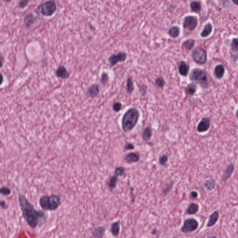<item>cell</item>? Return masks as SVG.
Returning <instances> with one entry per match:
<instances>
[{
    "mask_svg": "<svg viewBox=\"0 0 238 238\" xmlns=\"http://www.w3.org/2000/svg\"><path fill=\"white\" fill-rule=\"evenodd\" d=\"M18 200L23 217L31 228H36L47 221V214L43 210L36 209L25 196L20 195Z\"/></svg>",
    "mask_w": 238,
    "mask_h": 238,
    "instance_id": "1",
    "label": "cell"
},
{
    "mask_svg": "<svg viewBox=\"0 0 238 238\" xmlns=\"http://www.w3.org/2000/svg\"><path fill=\"white\" fill-rule=\"evenodd\" d=\"M140 113L137 108L131 107L124 114L122 120L123 131L128 133L135 127L140 118Z\"/></svg>",
    "mask_w": 238,
    "mask_h": 238,
    "instance_id": "2",
    "label": "cell"
},
{
    "mask_svg": "<svg viewBox=\"0 0 238 238\" xmlns=\"http://www.w3.org/2000/svg\"><path fill=\"white\" fill-rule=\"evenodd\" d=\"M39 203L43 210L54 211L57 209L61 205V199L57 194L43 195L40 197Z\"/></svg>",
    "mask_w": 238,
    "mask_h": 238,
    "instance_id": "3",
    "label": "cell"
},
{
    "mask_svg": "<svg viewBox=\"0 0 238 238\" xmlns=\"http://www.w3.org/2000/svg\"><path fill=\"white\" fill-rule=\"evenodd\" d=\"M57 6L56 3L52 1H48L43 2L37 8L38 12L45 16H51L56 11Z\"/></svg>",
    "mask_w": 238,
    "mask_h": 238,
    "instance_id": "4",
    "label": "cell"
},
{
    "mask_svg": "<svg viewBox=\"0 0 238 238\" xmlns=\"http://www.w3.org/2000/svg\"><path fill=\"white\" fill-rule=\"evenodd\" d=\"M199 223L197 220L193 218H188L184 221L181 231L184 233L195 231L198 227Z\"/></svg>",
    "mask_w": 238,
    "mask_h": 238,
    "instance_id": "5",
    "label": "cell"
},
{
    "mask_svg": "<svg viewBox=\"0 0 238 238\" xmlns=\"http://www.w3.org/2000/svg\"><path fill=\"white\" fill-rule=\"evenodd\" d=\"M192 57L194 61L199 64H204L207 60L206 53L203 48H196L193 50Z\"/></svg>",
    "mask_w": 238,
    "mask_h": 238,
    "instance_id": "6",
    "label": "cell"
},
{
    "mask_svg": "<svg viewBox=\"0 0 238 238\" xmlns=\"http://www.w3.org/2000/svg\"><path fill=\"white\" fill-rule=\"evenodd\" d=\"M189 78L191 81L202 82L206 81L207 77L203 70L195 69L191 72Z\"/></svg>",
    "mask_w": 238,
    "mask_h": 238,
    "instance_id": "7",
    "label": "cell"
},
{
    "mask_svg": "<svg viewBox=\"0 0 238 238\" xmlns=\"http://www.w3.org/2000/svg\"><path fill=\"white\" fill-rule=\"evenodd\" d=\"M197 18L195 16L188 15L185 17L183 20V27L189 30H194L197 27Z\"/></svg>",
    "mask_w": 238,
    "mask_h": 238,
    "instance_id": "8",
    "label": "cell"
},
{
    "mask_svg": "<svg viewBox=\"0 0 238 238\" xmlns=\"http://www.w3.org/2000/svg\"><path fill=\"white\" fill-rule=\"evenodd\" d=\"M127 58V54L125 53L120 52L116 54H112L108 58V61L112 66L116 65L119 62L125 61Z\"/></svg>",
    "mask_w": 238,
    "mask_h": 238,
    "instance_id": "9",
    "label": "cell"
},
{
    "mask_svg": "<svg viewBox=\"0 0 238 238\" xmlns=\"http://www.w3.org/2000/svg\"><path fill=\"white\" fill-rule=\"evenodd\" d=\"M210 124V120L209 118H203L201 119L198 125L197 131L199 133L206 132L209 128Z\"/></svg>",
    "mask_w": 238,
    "mask_h": 238,
    "instance_id": "10",
    "label": "cell"
},
{
    "mask_svg": "<svg viewBox=\"0 0 238 238\" xmlns=\"http://www.w3.org/2000/svg\"><path fill=\"white\" fill-rule=\"evenodd\" d=\"M105 228L99 226L94 228L91 231L92 236L94 238H102L104 235Z\"/></svg>",
    "mask_w": 238,
    "mask_h": 238,
    "instance_id": "11",
    "label": "cell"
},
{
    "mask_svg": "<svg viewBox=\"0 0 238 238\" xmlns=\"http://www.w3.org/2000/svg\"><path fill=\"white\" fill-rule=\"evenodd\" d=\"M55 74L57 77L63 79L68 78L70 76L69 72L67 71L65 67L63 66H60L59 67L58 69L56 70Z\"/></svg>",
    "mask_w": 238,
    "mask_h": 238,
    "instance_id": "12",
    "label": "cell"
},
{
    "mask_svg": "<svg viewBox=\"0 0 238 238\" xmlns=\"http://www.w3.org/2000/svg\"><path fill=\"white\" fill-rule=\"evenodd\" d=\"M219 218V213L218 211L213 212L209 217V221L207 223V227H213L215 225Z\"/></svg>",
    "mask_w": 238,
    "mask_h": 238,
    "instance_id": "13",
    "label": "cell"
},
{
    "mask_svg": "<svg viewBox=\"0 0 238 238\" xmlns=\"http://www.w3.org/2000/svg\"><path fill=\"white\" fill-rule=\"evenodd\" d=\"M179 73L182 76H187L189 71V67L185 61H181L178 65Z\"/></svg>",
    "mask_w": 238,
    "mask_h": 238,
    "instance_id": "14",
    "label": "cell"
},
{
    "mask_svg": "<svg viewBox=\"0 0 238 238\" xmlns=\"http://www.w3.org/2000/svg\"><path fill=\"white\" fill-rule=\"evenodd\" d=\"M99 92V87L97 84H93L88 88V94L90 97H95L98 95Z\"/></svg>",
    "mask_w": 238,
    "mask_h": 238,
    "instance_id": "15",
    "label": "cell"
},
{
    "mask_svg": "<svg viewBox=\"0 0 238 238\" xmlns=\"http://www.w3.org/2000/svg\"><path fill=\"white\" fill-rule=\"evenodd\" d=\"M125 161L128 163L136 162L140 159V156L137 153H131L125 157Z\"/></svg>",
    "mask_w": 238,
    "mask_h": 238,
    "instance_id": "16",
    "label": "cell"
},
{
    "mask_svg": "<svg viewBox=\"0 0 238 238\" xmlns=\"http://www.w3.org/2000/svg\"><path fill=\"white\" fill-rule=\"evenodd\" d=\"M36 17L32 13L28 14L25 15L24 18V22L25 24L29 27L31 25L34 23L36 20Z\"/></svg>",
    "mask_w": 238,
    "mask_h": 238,
    "instance_id": "17",
    "label": "cell"
},
{
    "mask_svg": "<svg viewBox=\"0 0 238 238\" xmlns=\"http://www.w3.org/2000/svg\"><path fill=\"white\" fill-rule=\"evenodd\" d=\"M225 68L222 65L217 66L215 69V74L217 78L221 79L224 76Z\"/></svg>",
    "mask_w": 238,
    "mask_h": 238,
    "instance_id": "18",
    "label": "cell"
},
{
    "mask_svg": "<svg viewBox=\"0 0 238 238\" xmlns=\"http://www.w3.org/2000/svg\"><path fill=\"white\" fill-rule=\"evenodd\" d=\"M180 28L176 26L171 27L168 31L169 35L172 38H177L180 35Z\"/></svg>",
    "mask_w": 238,
    "mask_h": 238,
    "instance_id": "19",
    "label": "cell"
},
{
    "mask_svg": "<svg viewBox=\"0 0 238 238\" xmlns=\"http://www.w3.org/2000/svg\"><path fill=\"white\" fill-rule=\"evenodd\" d=\"M199 206L197 204L192 203L190 204L187 209V214L189 215H194L198 212Z\"/></svg>",
    "mask_w": 238,
    "mask_h": 238,
    "instance_id": "20",
    "label": "cell"
},
{
    "mask_svg": "<svg viewBox=\"0 0 238 238\" xmlns=\"http://www.w3.org/2000/svg\"><path fill=\"white\" fill-rule=\"evenodd\" d=\"M120 226L119 222H115L113 223L111 227V231L112 235L117 236L120 233Z\"/></svg>",
    "mask_w": 238,
    "mask_h": 238,
    "instance_id": "21",
    "label": "cell"
},
{
    "mask_svg": "<svg viewBox=\"0 0 238 238\" xmlns=\"http://www.w3.org/2000/svg\"><path fill=\"white\" fill-rule=\"evenodd\" d=\"M195 44V41L192 39L186 40L182 43V47L184 49L190 50L192 49Z\"/></svg>",
    "mask_w": 238,
    "mask_h": 238,
    "instance_id": "22",
    "label": "cell"
},
{
    "mask_svg": "<svg viewBox=\"0 0 238 238\" xmlns=\"http://www.w3.org/2000/svg\"><path fill=\"white\" fill-rule=\"evenodd\" d=\"M234 169V165L233 164H231L228 165V167L227 168L224 175H223V178L225 181L229 179L231 176L232 175V174L233 173V171Z\"/></svg>",
    "mask_w": 238,
    "mask_h": 238,
    "instance_id": "23",
    "label": "cell"
},
{
    "mask_svg": "<svg viewBox=\"0 0 238 238\" xmlns=\"http://www.w3.org/2000/svg\"><path fill=\"white\" fill-rule=\"evenodd\" d=\"M212 29H213V26L210 23H208L206 25L202 32H201V36L202 37H207L211 33Z\"/></svg>",
    "mask_w": 238,
    "mask_h": 238,
    "instance_id": "24",
    "label": "cell"
},
{
    "mask_svg": "<svg viewBox=\"0 0 238 238\" xmlns=\"http://www.w3.org/2000/svg\"><path fill=\"white\" fill-rule=\"evenodd\" d=\"M215 181L213 179H210V180L206 181L204 184L205 187L209 191L213 190L215 188Z\"/></svg>",
    "mask_w": 238,
    "mask_h": 238,
    "instance_id": "25",
    "label": "cell"
},
{
    "mask_svg": "<svg viewBox=\"0 0 238 238\" xmlns=\"http://www.w3.org/2000/svg\"><path fill=\"white\" fill-rule=\"evenodd\" d=\"M151 129L149 127H147L143 131L142 134V138L144 141L148 140L152 136Z\"/></svg>",
    "mask_w": 238,
    "mask_h": 238,
    "instance_id": "26",
    "label": "cell"
},
{
    "mask_svg": "<svg viewBox=\"0 0 238 238\" xmlns=\"http://www.w3.org/2000/svg\"><path fill=\"white\" fill-rule=\"evenodd\" d=\"M201 4L199 2L194 1L191 2L190 8L191 10L194 12H199L201 10Z\"/></svg>",
    "mask_w": 238,
    "mask_h": 238,
    "instance_id": "27",
    "label": "cell"
},
{
    "mask_svg": "<svg viewBox=\"0 0 238 238\" xmlns=\"http://www.w3.org/2000/svg\"><path fill=\"white\" fill-rule=\"evenodd\" d=\"M118 177L115 175L110 179V181L108 183V187L110 190H112L116 187L118 181Z\"/></svg>",
    "mask_w": 238,
    "mask_h": 238,
    "instance_id": "28",
    "label": "cell"
},
{
    "mask_svg": "<svg viewBox=\"0 0 238 238\" xmlns=\"http://www.w3.org/2000/svg\"><path fill=\"white\" fill-rule=\"evenodd\" d=\"M197 89L196 85L193 84H190L187 86V91L188 94L192 95L195 94Z\"/></svg>",
    "mask_w": 238,
    "mask_h": 238,
    "instance_id": "29",
    "label": "cell"
},
{
    "mask_svg": "<svg viewBox=\"0 0 238 238\" xmlns=\"http://www.w3.org/2000/svg\"><path fill=\"white\" fill-rule=\"evenodd\" d=\"M134 84L131 78H128L127 82V89L128 93L131 94L134 90Z\"/></svg>",
    "mask_w": 238,
    "mask_h": 238,
    "instance_id": "30",
    "label": "cell"
},
{
    "mask_svg": "<svg viewBox=\"0 0 238 238\" xmlns=\"http://www.w3.org/2000/svg\"><path fill=\"white\" fill-rule=\"evenodd\" d=\"M125 168L123 167H118L116 168L115 171V175L119 176H122L125 174Z\"/></svg>",
    "mask_w": 238,
    "mask_h": 238,
    "instance_id": "31",
    "label": "cell"
},
{
    "mask_svg": "<svg viewBox=\"0 0 238 238\" xmlns=\"http://www.w3.org/2000/svg\"><path fill=\"white\" fill-rule=\"evenodd\" d=\"M0 193L4 196H8L11 193V190L8 187H3L1 188Z\"/></svg>",
    "mask_w": 238,
    "mask_h": 238,
    "instance_id": "32",
    "label": "cell"
},
{
    "mask_svg": "<svg viewBox=\"0 0 238 238\" xmlns=\"http://www.w3.org/2000/svg\"><path fill=\"white\" fill-rule=\"evenodd\" d=\"M231 47L233 51H238V39L234 38L233 39L231 43Z\"/></svg>",
    "mask_w": 238,
    "mask_h": 238,
    "instance_id": "33",
    "label": "cell"
},
{
    "mask_svg": "<svg viewBox=\"0 0 238 238\" xmlns=\"http://www.w3.org/2000/svg\"><path fill=\"white\" fill-rule=\"evenodd\" d=\"M167 155H163L159 159V163L161 165H165L167 163L168 159Z\"/></svg>",
    "mask_w": 238,
    "mask_h": 238,
    "instance_id": "34",
    "label": "cell"
},
{
    "mask_svg": "<svg viewBox=\"0 0 238 238\" xmlns=\"http://www.w3.org/2000/svg\"><path fill=\"white\" fill-rule=\"evenodd\" d=\"M113 110L115 111L119 112L121 110L122 107V104L120 102H116L113 105Z\"/></svg>",
    "mask_w": 238,
    "mask_h": 238,
    "instance_id": "35",
    "label": "cell"
},
{
    "mask_svg": "<svg viewBox=\"0 0 238 238\" xmlns=\"http://www.w3.org/2000/svg\"><path fill=\"white\" fill-rule=\"evenodd\" d=\"M156 83L157 86L159 88H163L164 86L165 82L163 79L162 78H158L156 80Z\"/></svg>",
    "mask_w": 238,
    "mask_h": 238,
    "instance_id": "36",
    "label": "cell"
},
{
    "mask_svg": "<svg viewBox=\"0 0 238 238\" xmlns=\"http://www.w3.org/2000/svg\"><path fill=\"white\" fill-rule=\"evenodd\" d=\"M108 76L107 74L106 73H103L101 75V82L103 84H105L108 81Z\"/></svg>",
    "mask_w": 238,
    "mask_h": 238,
    "instance_id": "37",
    "label": "cell"
},
{
    "mask_svg": "<svg viewBox=\"0 0 238 238\" xmlns=\"http://www.w3.org/2000/svg\"><path fill=\"white\" fill-rule=\"evenodd\" d=\"M134 148V146L132 143H127L124 146V149L125 150H132Z\"/></svg>",
    "mask_w": 238,
    "mask_h": 238,
    "instance_id": "38",
    "label": "cell"
},
{
    "mask_svg": "<svg viewBox=\"0 0 238 238\" xmlns=\"http://www.w3.org/2000/svg\"><path fill=\"white\" fill-rule=\"evenodd\" d=\"M29 2V1H21L20 2L19 5L20 7L24 8Z\"/></svg>",
    "mask_w": 238,
    "mask_h": 238,
    "instance_id": "39",
    "label": "cell"
},
{
    "mask_svg": "<svg viewBox=\"0 0 238 238\" xmlns=\"http://www.w3.org/2000/svg\"><path fill=\"white\" fill-rule=\"evenodd\" d=\"M198 196V193L196 191H192L190 193V197L191 198L196 199L197 198Z\"/></svg>",
    "mask_w": 238,
    "mask_h": 238,
    "instance_id": "40",
    "label": "cell"
},
{
    "mask_svg": "<svg viewBox=\"0 0 238 238\" xmlns=\"http://www.w3.org/2000/svg\"><path fill=\"white\" fill-rule=\"evenodd\" d=\"M1 206L3 209H6L8 208L6 203L5 202V200H2L1 201Z\"/></svg>",
    "mask_w": 238,
    "mask_h": 238,
    "instance_id": "41",
    "label": "cell"
},
{
    "mask_svg": "<svg viewBox=\"0 0 238 238\" xmlns=\"http://www.w3.org/2000/svg\"><path fill=\"white\" fill-rule=\"evenodd\" d=\"M233 3H235V4L236 5H238V0H236V1H233Z\"/></svg>",
    "mask_w": 238,
    "mask_h": 238,
    "instance_id": "42",
    "label": "cell"
},
{
    "mask_svg": "<svg viewBox=\"0 0 238 238\" xmlns=\"http://www.w3.org/2000/svg\"><path fill=\"white\" fill-rule=\"evenodd\" d=\"M2 56L1 57V66H2Z\"/></svg>",
    "mask_w": 238,
    "mask_h": 238,
    "instance_id": "43",
    "label": "cell"
},
{
    "mask_svg": "<svg viewBox=\"0 0 238 238\" xmlns=\"http://www.w3.org/2000/svg\"><path fill=\"white\" fill-rule=\"evenodd\" d=\"M217 238L216 237H215V236H209V237H208V238Z\"/></svg>",
    "mask_w": 238,
    "mask_h": 238,
    "instance_id": "44",
    "label": "cell"
},
{
    "mask_svg": "<svg viewBox=\"0 0 238 238\" xmlns=\"http://www.w3.org/2000/svg\"><path fill=\"white\" fill-rule=\"evenodd\" d=\"M236 116H237V118H238V110H237V111H236Z\"/></svg>",
    "mask_w": 238,
    "mask_h": 238,
    "instance_id": "45",
    "label": "cell"
},
{
    "mask_svg": "<svg viewBox=\"0 0 238 238\" xmlns=\"http://www.w3.org/2000/svg\"><path fill=\"white\" fill-rule=\"evenodd\" d=\"M1 77H2V81H1V84H2V80H3V77H2V75H1Z\"/></svg>",
    "mask_w": 238,
    "mask_h": 238,
    "instance_id": "46",
    "label": "cell"
},
{
    "mask_svg": "<svg viewBox=\"0 0 238 238\" xmlns=\"http://www.w3.org/2000/svg\"></svg>",
    "mask_w": 238,
    "mask_h": 238,
    "instance_id": "47",
    "label": "cell"
},
{
    "mask_svg": "<svg viewBox=\"0 0 238 238\" xmlns=\"http://www.w3.org/2000/svg\"></svg>",
    "mask_w": 238,
    "mask_h": 238,
    "instance_id": "48",
    "label": "cell"
}]
</instances>
